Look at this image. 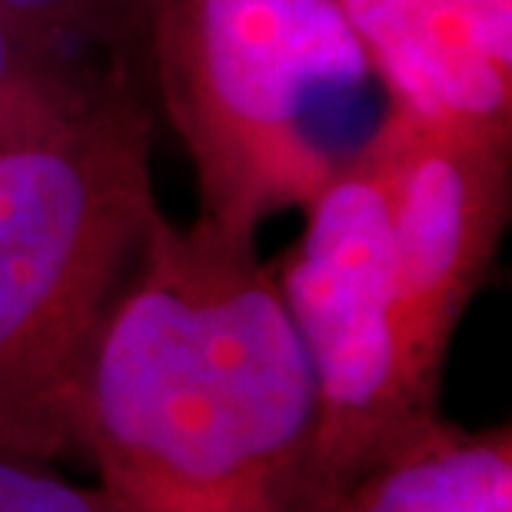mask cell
Listing matches in <instances>:
<instances>
[{"label":"cell","mask_w":512,"mask_h":512,"mask_svg":"<svg viewBox=\"0 0 512 512\" xmlns=\"http://www.w3.org/2000/svg\"><path fill=\"white\" fill-rule=\"evenodd\" d=\"M0 512H124L104 486H80L47 459L0 453Z\"/></svg>","instance_id":"cell-10"},{"label":"cell","mask_w":512,"mask_h":512,"mask_svg":"<svg viewBox=\"0 0 512 512\" xmlns=\"http://www.w3.org/2000/svg\"><path fill=\"white\" fill-rule=\"evenodd\" d=\"M370 140L386 183L406 360L423 396L439 403L456 326L509 220L512 143L399 107H386Z\"/></svg>","instance_id":"cell-5"},{"label":"cell","mask_w":512,"mask_h":512,"mask_svg":"<svg viewBox=\"0 0 512 512\" xmlns=\"http://www.w3.org/2000/svg\"><path fill=\"white\" fill-rule=\"evenodd\" d=\"M157 0H0V10L30 34L77 57L107 54L124 64V54L147 44Z\"/></svg>","instance_id":"cell-9"},{"label":"cell","mask_w":512,"mask_h":512,"mask_svg":"<svg viewBox=\"0 0 512 512\" xmlns=\"http://www.w3.org/2000/svg\"><path fill=\"white\" fill-rule=\"evenodd\" d=\"M333 512H512L509 426L463 429L433 413L363 469Z\"/></svg>","instance_id":"cell-7"},{"label":"cell","mask_w":512,"mask_h":512,"mask_svg":"<svg viewBox=\"0 0 512 512\" xmlns=\"http://www.w3.org/2000/svg\"><path fill=\"white\" fill-rule=\"evenodd\" d=\"M100 67L60 50L0 10V140L87 87Z\"/></svg>","instance_id":"cell-8"},{"label":"cell","mask_w":512,"mask_h":512,"mask_svg":"<svg viewBox=\"0 0 512 512\" xmlns=\"http://www.w3.org/2000/svg\"><path fill=\"white\" fill-rule=\"evenodd\" d=\"M147 47L223 230L256 237L303 210L350 157L330 127L373 74L333 0H157Z\"/></svg>","instance_id":"cell-3"},{"label":"cell","mask_w":512,"mask_h":512,"mask_svg":"<svg viewBox=\"0 0 512 512\" xmlns=\"http://www.w3.org/2000/svg\"><path fill=\"white\" fill-rule=\"evenodd\" d=\"M389 107L512 143V74L479 47L466 0H333Z\"/></svg>","instance_id":"cell-6"},{"label":"cell","mask_w":512,"mask_h":512,"mask_svg":"<svg viewBox=\"0 0 512 512\" xmlns=\"http://www.w3.org/2000/svg\"><path fill=\"white\" fill-rule=\"evenodd\" d=\"M153 117L124 64L0 140V453L74 449L90 343L157 213Z\"/></svg>","instance_id":"cell-2"},{"label":"cell","mask_w":512,"mask_h":512,"mask_svg":"<svg viewBox=\"0 0 512 512\" xmlns=\"http://www.w3.org/2000/svg\"><path fill=\"white\" fill-rule=\"evenodd\" d=\"M310 360L256 237L157 210L90 343L84 449L124 512H303Z\"/></svg>","instance_id":"cell-1"},{"label":"cell","mask_w":512,"mask_h":512,"mask_svg":"<svg viewBox=\"0 0 512 512\" xmlns=\"http://www.w3.org/2000/svg\"><path fill=\"white\" fill-rule=\"evenodd\" d=\"M270 266L316 386L303 512H333L363 469L439 413L406 360L386 183L370 133L306 203L300 237Z\"/></svg>","instance_id":"cell-4"}]
</instances>
